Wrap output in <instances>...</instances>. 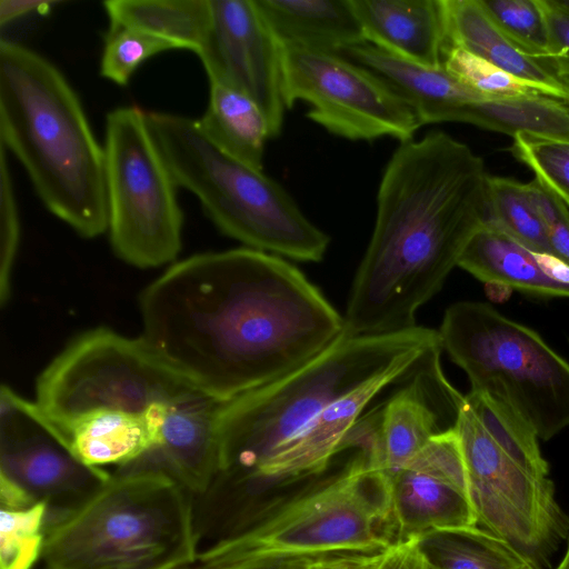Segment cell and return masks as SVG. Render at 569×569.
Wrapping results in <instances>:
<instances>
[{"label": "cell", "mask_w": 569, "mask_h": 569, "mask_svg": "<svg viewBox=\"0 0 569 569\" xmlns=\"http://www.w3.org/2000/svg\"><path fill=\"white\" fill-rule=\"evenodd\" d=\"M144 343L226 402L293 371L345 332V319L282 258L238 248L193 254L148 284Z\"/></svg>", "instance_id": "cell-1"}, {"label": "cell", "mask_w": 569, "mask_h": 569, "mask_svg": "<svg viewBox=\"0 0 569 569\" xmlns=\"http://www.w3.org/2000/svg\"><path fill=\"white\" fill-rule=\"evenodd\" d=\"M482 159L443 131L400 142L383 170L373 231L345 318L351 336L416 327L487 219Z\"/></svg>", "instance_id": "cell-2"}, {"label": "cell", "mask_w": 569, "mask_h": 569, "mask_svg": "<svg viewBox=\"0 0 569 569\" xmlns=\"http://www.w3.org/2000/svg\"><path fill=\"white\" fill-rule=\"evenodd\" d=\"M191 387L140 337L99 327L43 369L34 402L82 462L123 469L154 451L169 406Z\"/></svg>", "instance_id": "cell-3"}, {"label": "cell", "mask_w": 569, "mask_h": 569, "mask_svg": "<svg viewBox=\"0 0 569 569\" xmlns=\"http://www.w3.org/2000/svg\"><path fill=\"white\" fill-rule=\"evenodd\" d=\"M0 144L24 168L44 207L83 238L108 231L106 154L63 73L0 41Z\"/></svg>", "instance_id": "cell-4"}, {"label": "cell", "mask_w": 569, "mask_h": 569, "mask_svg": "<svg viewBox=\"0 0 569 569\" xmlns=\"http://www.w3.org/2000/svg\"><path fill=\"white\" fill-rule=\"evenodd\" d=\"M437 349H442L439 331L419 326L380 336L343 332L293 371L223 402L212 482L250 475L331 403L382 375L411 372Z\"/></svg>", "instance_id": "cell-5"}, {"label": "cell", "mask_w": 569, "mask_h": 569, "mask_svg": "<svg viewBox=\"0 0 569 569\" xmlns=\"http://www.w3.org/2000/svg\"><path fill=\"white\" fill-rule=\"evenodd\" d=\"M397 542L389 482L360 448L336 473L278 502L258 506L223 538L201 548V567H267Z\"/></svg>", "instance_id": "cell-6"}, {"label": "cell", "mask_w": 569, "mask_h": 569, "mask_svg": "<svg viewBox=\"0 0 569 569\" xmlns=\"http://www.w3.org/2000/svg\"><path fill=\"white\" fill-rule=\"evenodd\" d=\"M199 550L192 496L163 469L137 462L46 528L41 559L47 569H181Z\"/></svg>", "instance_id": "cell-7"}, {"label": "cell", "mask_w": 569, "mask_h": 569, "mask_svg": "<svg viewBox=\"0 0 569 569\" xmlns=\"http://www.w3.org/2000/svg\"><path fill=\"white\" fill-rule=\"evenodd\" d=\"M455 429L478 523L541 569L569 522L556 500L539 438L506 403L472 390L463 397Z\"/></svg>", "instance_id": "cell-8"}, {"label": "cell", "mask_w": 569, "mask_h": 569, "mask_svg": "<svg viewBox=\"0 0 569 569\" xmlns=\"http://www.w3.org/2000/svg\"><path fill=\"white\" fill-rule=\"evenodd\" d=\"M148 127L178 187L193 193L226 236L248 248L318 262L330 238L276 180L220 150L198 119L146 112Z\"/></svg>", "instance_id": "cell-9"}, {"label": "cell", "mask_w": 569, "mask_h": 569, "mask_svg": "<svg viewBox=\"0 0 569 569\" xmlns=\"http://www.w3.org/2000/svg\"><path fill=\"white\" fill-rule=\"evenodd\" d=\"M439 335L471 390L506 403L539 439L569 426V362L535 330L488 303L459 301L446 310Z\"/></svg>", "instance_id": "cell-10"}, {"label": "cell", "mask_w": 569, "mask_h": 569, "mask_svg": "<svg viewBox=\"0 0 569 569\" xmlns=\"http://www.w3.org/2000/svg\"><path fill=\"white\" fill-rule=\"evenodd\" d=\"M108 232L114 253L138 268L173 262L183 216L177 183L138 107L113 109L104 132Z\"/></svg>", "instance_id": "cell-11"}, {"label": "cell", "mask_w": 569, "mask_h": 569, "mask_svg": "<svg viewBox=\"0 0 569 569\" xmlns=\"http://www.w3.org/2000/svg\"><path fill=\"white\" fill-rule=\"evenodd\" d=\"M282 90L287 108L307 102L309 119L349 140L405 142L423 126L389 84L340 53L283 47Z\"/></svg>", "instance_id": "cell-12"}, {"label": "cell", "mask_w": 569, "mask_h": 569, "mask_svg": "<svg viewBox=\"0 0 569 569\" xmlns=\"http://www.w3.org/2000/svg\"><path fill=\"white\" fill-rule=\"evenodd\" d=\"M110 476L77 458L34 401L1 387L0 480L47 506L46 528L84 503Z\"/></svg>", "instance_id": "cell-13"}, {"label": "cell", "mask_w": 569, "mask_h": 569, "mask_svg": "<svg viewBox=\"0 0 569 569\" xmlns=\"http://www.w3.org/2000/svg\"><path fill=\"white\" fill-rule=\"evenodd\" d=\"M211 22L196 53L209 81L220 82L254 101L271 138L280 134L287 109L282 90L283 46L256 0H210Z\"/></svg>", "instance_id": "cell-14"}, {"label": "cell", "mask_w": 569, "mask_h": 569, "mask_svg": "<svg viewBox=\"0 0 569 569\" xmlns=\"http://www.w3.org/2000/svg\"><path fill=\"white\" fill-rule=\"evenodd\" d=\"M429 353L411 381L371 412L370 461L386 475L403 468L436 433L453 428L463 397L446 379L440 352Z\"/></svg>", "instance_id": "cell-15"}, {"label": "cell", "mask_w": 569, "mask_h": 569, "mask_svg": "<svg viewBox=\"0 0 569 569\" xmlns=\"http://www.w3.org/2000/svg\"><path fill=\"white\" fill-rule=\"evenodd\" d=\"M222 403L194 386L186 390L169 406L157 448L141 459L171 475L192 498L208 489L219 469Z\"/></svg>", "instance_id": "cell-16"}, {"label": "cell", "mask_w": 569, "mask_h": 569, "mask_svg": "<svg viewBox=\"0 0 569 569\" xmlns=\"http://www.w3.org/2000/svg\"><path fill=\"white\" fill-rule=\"evenodd\" d=\"M458 266L480 281L542 297L569 298V263L532 251L485 221L463 249Z\"/></svg>", "instance_id": "cell-17"}, {"label": "cell", "mask_w": 569, "mask_h": 569, "mask_svg": "<svg viewBox=\"0 0 569 569\" xmlns=\"http://www.w3.org/2000/svg\"><path fill=\"white\" fill-rule=\"evenodd\" d=\"M367 43L400 58L443 67L448 47L443 0H352Z\"/></svg>", "instance_id": "cell-18"}, {"label": "cell", "mask_w": 569, "mask_h": 569, "mask_svg": "<svg viewBox=\"0 0 569 569\" xmlns=\"http://www.w3.org/2000/svg\"><path fill=\"white\" fill-rule=\"evenodd\" d=\"M387 477L397 542L478 525L469 496L445 479L411 468Z\"/></svg>", "instance_id": "cell-19"}, {"label": "cell", "mask_w": 569, "mask_h": 569, "mask_svg": "<svg viewBox=\"0 0 569 569\" xmlns=\"http://www.w3.org/2000/svg\"><path fill=\"white\" fill-rule=\"evenodd\" d=\"M372 72L418 112L423 124L446 122L458 104L488 98L453 77L445 67H429L365 43L341 52Z\"/></svg>", "instance_id": "cell-20"}, {"label": "cell", "mask_w": 569, "mask_h": 569, "mask_svg": "<svg viewBox=\"0 0 569 569\" xmlns=\"http://www.w3.org/2000/svg\"><path fill=\"white\" fill-rule=\"evenodd\" d=\"M283 47L341 53L367 43L352 0H256Z\"/></svg>", "instance_id": "cell-21"}, {"label": "cell", "mask_w": 569, "mask_h": 569, "mask_svg": "<svg viewBox=\"0 0 569 569\" xmlns=\"http://www.w3.org/2000/svg\"><path fill=\"white\" fill-rule=\"evenodd\" d=\"M448 47H460L563 100L567 87L542 62L522 53L491 20L480 0H443ZM447 47V48H448Z\"/></svg>", "instance_id": "cell-22"}, {"label": "cell", "mask_w": 569, "mask_h": 569, "mask_svg": "<svg viewBox=\"0 0 569 569\" xmlns=\"http://www.w3.org/2000/svg\"><path fill=\"white\" fill-rule=\"evenodd\" d=\"M448 121L475 124L515 137L569 140V107L541 93L488 97L456 106Z\"/></svg>", "instance_id": "cell-23"}, {"label": "cell", "mask_w": 569, "mask_h": 569, "mask_svg": "<svg viewBox=\"0 0 569 569\" xmlns=\"http://www.w3.org/2000/svg\"><path fill=\"white\" fill-rule=\"evenodd\" d=\"M209 83V103L198 119L206 136L230 157L263 171L264 147L271 139L264 113L246 94L217 81Z\"/></svg>", "instance_id": "cell-24"}, {"label": "cell", "mask_w": 569, "mask_h": 569, "mask_svg": "<svg viewBox=\"0 0 569 569\" xmlns=\"http://www.w3.org/2000/svg\"><path fill=\"white\" fill-rule=\"evenodd\" d=\"M109 24L147 31L197 53L211 22L210 0H108Z\"/></svg>", "instance_id": "cell-25"}, {"label": "cell", "mask_w": 569, "mask_h": 569, "mask_svg": "<svg viewBox=\"0 0 569 569\" xmlns=\"http://www.w3.org/2000/svg\"><path fill=\"white\" fill-rule=\"evenodd\" d=\"M436 569H536L510 543L477 526L415 539Z\"/></svg>", "instance_id": "cell-26"}, {"label": "cell", "mask_w": 569, "mask_h": 569, "mask_svg": "<svg viewBox=\"0 0 569 569\" xmlns=\"http://www.w3.org/2000/svg\"><path fill=\"white\" fill-rule=\"evenodd\" d=\"M486 192V221L496 224L532 251L557 256L528 183L487 176Z\"/></svg>", "instance_id": "cell-27"}, {"label": "cell", "mask_w": 569, "mask_h": 569, "mask_svg": "<svg viewBox=\"0 0 569 569\" xmlns=\"http://www.w3.org/2000/svg\"><path fill=\"white\" fill-rule=\"evenodd\" d=\"M480 2L495 24L516 48L548 67L549 39L540 0Z\"/></svg>", "instance_id": "cell-28"}, {"label": "cell", "mask_w": 569, "mask_h": 569, "mask_svg": "<svg viewBox=\"0 0 569 569\" xmlns=\"http://www.w3.org/2000/svg\"><path fill=\"white\" fill-rule=\"evenodd\" d=\"M173 49L179 48L147 31L109 24L100 60V74L118 86H127L146 60Z\"/></svg>", "instance_id": "cell-29"}, {"label": "cell", "mask_w": 569, "mask_h": 569, "mask_svg": "<svg viewBox=\"0 0 569 569\" xmlns=\"http://www.w3.org/2000/svg\"><path fill=\"white\" fill-rule=\"evenodd\" d=\"M48 509L44 503L0 511V569H31L41 557Z\"/></svg>", "instance_id": "cell-30"}, {"label": "cell", "mask_w": 569, "mask_h": 569, "mask_svg": "<svg viewBox=\"0 0 569 569\" xmlns=\"http://www.w3.org/2000/svg\"><path fill=\"white\" fill-rule=\"evenodd\" d=\"M443 67L460 82L487 97L545 94L538 87L460 47L449 46L446 49Z\"/></svg>", "instance_id": "cell-31"}, {"label": "cell", "mask_w": 569, "mask_h": 569, "mask_svg": "<svg viewBox=\"0 0 569 569\" xmlns=\"http://www.w3.org/2000/svg\"><path fill=\"white\" fill-rule=\"evenodd\" d=\"M511 151L569 206V140L516 134Z\"/></svg>", "instance_id": "cell-32"}, {"label": "cell", "mask_w": 569, "mask_h": 569, "mask_svg": "<svg viewBox=\"0 0 569 569\" xmlns=\"http://www.w3.org/2000/svg\"><path fill=\"white\" fill-rule=\"evenodd\" d=\"M20 219L7 150L0 144V301L11 296V281L20 244Z\"/></svg>", "instance_id": "cell-33"}, {"label": "cell", "mask_w": 569, "mask_h": 569, "mask_svg": "<svg viewBox=\"0 0 569 569\" xmlns=\"http://www.w3.org/2000/svg\"><path fill=\"white\" fill-rule=\"evenodd\" d=\"M528 187L555 253L569 263V206L537 178Z\"/></svg>", "instance_id": "cell-34"}, {"label": "cell", "mask_w": 569, "mask_h": 569, "mask_svg": "<svg viewBox=\"0 0 569 569\" xmlns=\"http://www.w3.org/2000/svg\"><path fill=\"white\" fill-rule=\"evenodd\" d=\"M548 39V67L566 86L569 83V9L559 0H540Z\"/></svg>", "instance_id": "cell-35"}, {"label": "cell", "mask_w": 569, "mask_h": 569, "mask_svg": "<svg viewBox=\"0 0 569 569\" xmlns=\"http://www.w3.org/2000/svg\"><path fill=\"white\" fill-rule=\"evenodd\" d=\"M377 569H436L423 556L415 539L399 541L385 550Z\"/></svg>", "instance_id": "cell-36"}, {"label": "cell", "mask_w": 569, "mask_h": 569, "mask_svg": "<svg viewBox=\"0 0 569 569\" xmlns=\"http://www.w3.org/2000/svg\"><path fill=\"white\" fill-rule=\"evenodd\" d=\"M380 555L381 552L323 557L308 561L306 569H371Z\"/></svg>", "instance_id": "cell-37"}, {"label": "cell", "mask_w": 569, "mask_h": 569, "mask_svg": "<svg viewBox=\"0 0 569 569\" xmlns=\"http://www.w3.org/2000/svg\"><path fill=\"white\" fill-rule=\"evenodd\" d=\"M52 2L36 0H0V26L4 27L26 14L44 12Z\"/></svg>", "instance_id": "cell-38"}, {"label": "cell", "mask_w": 569, "mask_h": 569, "mask_svg": "<svg viewBox=\"0 0 569 569\" xmlns=\"http://www.w3.org/2000/svg\"><path fill=\"white\" fill-rule=\"evenodd\" d=\"M307 561H295V562H288V563H281V565H274V566H267V567H239V566H226V567H201L197 565H192L186 568L181 569H306Z\"/></svg>", "instance_id": "cell-39"}, {"label": "cell", "mask_w": 569, "mask_h": 569, "mask_svg": "<svg viewBox=\"0 0 569 569\" xmlns=\"http://www.w3.org/2000/svg\"><path fill=\"white\" fill-rule=\"evenodd\" d=\"M556 569H569V541H568V547H567L566 553H565L561 562L559 563V566Z\"/></svg>", "instance_id": "cell-40"}, {"label": "cell", "mask_w": 569, "mask_h": 569, "mask_svg": "<svg viewBox=\"0 0 569 569\" xmlns=\"http://www.w3.org/2000/svg\"><path fill=\"white\" fill-rule=\"evenodd\" d=\"M566 87H567V96L563 99V101L569 107V83H567Z\"/></svg>", "instance_id": "cell-41"}, {"label": "cell", "mask_w": 569, "mask_h": 569, "mask_svg": "<svg viewBox=\"0 0 569 569\" xmlns=\"http://www.w3.org/2000/svg\"><path fill=\"white\" fill-rule=\"evenodd\" d=\"M562 6L569 9V0H559Z\"/></svg>", "instance_id": "cell-42"}, {"label": "cell", "mask_w": 569, "mask_h": 569, "mask_svg": "<svg viewBox=\"0 0 569 569\" xmlns=\"http://www.w3.org/2000/svg\"><path fill=\"white\" fill-rule=\"evenodd\" d=\"M381 553H382V552H381ZM380 556H381V555H380ZM379 559H380V557H379ZM379 559H378V561H379ZM378 561L376 562V565H375L371 569H377Z\"/></svg>", "instance_id": "cell-43"}]
</instances>
